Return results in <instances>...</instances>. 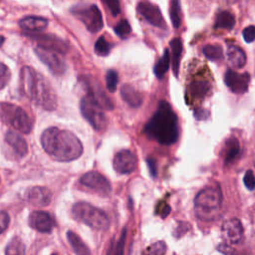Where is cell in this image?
<instances>
[{
	"label": "cell",
	"mask_w": 255,
	"mask_h": 255,
	"mask_svg": "<svg viewBox=\"0 0 255 255\" xmlns=\"http://www.w3.org/2000/svg\"><path fill=\"white\" fill-rule=\"evenodd\" d=\"M35 53L38 58L49 68V70L57 76L63 75L67 70V65L64 59L56 51L44 49L37 46L35 48Z\"/></svg>",
	"instance_id": "30bf717a"
},
{
	"label": "cell",
	"mask_w": 255,
	"mask_h": 255,
	"mask_svg": "<svg viewBox=\"0 0 255 255\" xmlns=\"http://www.w3.org/2000/svg\"><path fill=\"white\" fill-rule=\"evenodd\" d=\"M67 238L76 255H92L89 247L77 233L74 231H68Z\"/></svg>",
	"instance_id": "cb8c5ba5"
},
{
	"label": "cell",
	"mask_w": 255,
	"mask_h": 255,
	"mask_svg": "<svg viewBox=\"0 0 255 255\" xmlns=\"http://www.w3.org/2000/svg\"><path fill=\"white\" fill-rule=\"evenodd\" d=\"M239 141L236 137L231 136L228 138L225 142V146L223 149L224 153V160L226 163H230L234 160V158L237 156L239 152Z\"/></svg>",
	"instance_id": "4316f807"
},
{
	"label": "cell",
	"mask_w": 255,
	"mask_h": 255,
	"mask_svg": "<svg viewBox=\"0 0 255 255\" xmlns=\"http://www.w3.org/2000/svg\"><path fill=\"white\" fill-rule=\"evenodd\" d=\"M86 91L87 97L97 104L101 109L111 111L114 109V104L111 99L107 96L101 83L92 76H84L81 78Z\"/></svg>",
	"instance_id": "ba28073f"
},
{
	"label": "cell",
	"mask_w": 255,
	"mask_h": 255,
	"mask_svg": "<svg viewBox=\"0 0 255 255\" xmlns=\"http://www.w3.org/2000/svg\"><path fill=\"white\" fill-rule=\"evenodd\" d=\"M243 182L247 189L253 190L255 188V176L252 170H247L243 176Z\"/></svg>",
	"instance_id": "74e56055"
},
{
	"label": "cell",
	"mask_w": 255,
	"mask_h": 255,
	"mask_svg": "<svg viewBox=\"0 0 255 255\" xmlns=\"http://www.w3.org/2000/svg\"><path fill=\"white\" fill-rule=\"evenodd\" d=\"M169 68V53L168 50L166 49L162 55V57L157 61L153 68L154 75L156 76L157 79H162L165 73L167 72Z\"/></svg>",
	"instance_id": "f1b7e54d"
},
{
	"label": "cell",
	"mask_w": 255,
	"mask_h": 255,
	"mask_svg": "<svg viewBox=\"0 0 255 255\" xmlns=\"http://www.w3.org/2000/svg\"><path fill=\"white\" fill-rule=\"evenodd\" d=\"M10 78H11V73L8 67L5 64L0 63V90H2L7 86V84L10 81Z\"/></svg>",
	"instance_id": "8d00e7d4"
},
{
	"label": "cell",
	"mask_w": 255,
	"mask_h": 255,
	"mask_svg": "<svg viewBox=\"0 0 255 255\" xmlns=\"http://www.w3.org/2000/svg\"><path fill=\"white\" fill-rule=\"evenodd\" d=\"M0 120L22 133H29L33 127L28 114L21 107L10 103H0Z\"/></svg>",
	"instance_id": "8992f818"
},
{
	"label": "cell",
	"mask_w": 255,
	"mask_h": 255,
	"mask_svg": "<svg viewBox=\"0 0 255 255\" xmlns=\"http://www.w3.org/2000/svg\"><path fill=\"white\" fill-rule=\"evenodd\" d=\"M205 57L211 61H219L223 58V49L217 44H207L202 48Z\"/></svg>",
	"instance_id": "83f0119b"
},
{
	"label": "cell",
	"mask_w": 255,
	"mask_h": 255,
	"mask_svg": "<svg viewBox=\"0 0 255 255\" xmlns=\"http://www.w3.org/2000/svg\"><path fill=\"white\" fill-rule=\"evenodd\" d=\"M80 183L102 196H107L112 191V186L109 180L98 171H89L85 173L80 178Z\"/></svg>",
	"instance_id": "8fae6325"
},
{
	"label": "cell",
	"mask_w": 255,
	"mask_h": 255,
	"mask_svg": "<svg viewBox=\"0 0 255 255\" xmlns=\"http://www.w3.org/2000/svg\"><path fill=\"white\" fill-rule=\"evenodd\" d=\"M80 109L83 117L96 130H104L108 126V119L102 109L87 96L81 100Z\"/></svg>",
	"instance_id": "9c48e42d"
},
{
	"label": "cell",
	"mask_w": 255,
	"mask_h": 255,
	"mask_svg": "<svg viewBox=\"0 0 255 255\" xmlns=\"http://www.w3.org/2000/svg\"><path fill=\"white\" fill-rule=\"evenodd\" d=\"M71 12L77 17L91 33H97L104 26L103 17L97 5H77L72 7Z\"/></svg>",
	"instance_id": "52a82bcc"
},
{
	"label": "cell",
	"mask_w": 255,
	"mask_h": 255,
	"mask_svg": "<svg viewBox=\"0 0 255 255\" xmlns=\"http://www.w3.org/2000/svg\"><path fill=\"white\" fill-rule=\"evenodd\" d=\"M137 12L152 26L165 29L166 24L159 8L150 2H139L136 6Z\"/></svg>",
	"instance_id": "9a60e30c"
},
{
	"label": "cell",
	"mask_w": 255,
	"mask_h": 255,
	"mask_svg": "<svg viewBox=\"0 0 255 255\" xmlns=\"http://www.w3.org/2000/svg\"><path fill=\"white\" fill-rule=\"evenodd\" d=\"M242 36H243V39L245 40V42H247V43L254 42L255 41V26L251 25V26H248L245 29H243Z\"/></svg>",
	"instance_id": "f35d334b"
},
{
	"label": "cell",
	"mask_w": 255,
	"mask_h": 255,
	"mask_svg": "<svg viewBox=\"0 0 255 255\" xmlns=\"http://www.w3.org/2000/svg\"><path fill=\"white\" fill-rule=\"evenodd\" d=\"M28 223L31 228L41 233H50L56 226L53 216L50 213L41 210L33 211L29 215Z\"/></svg>",
	"instance_id": "5bb4252c"
},
{
	"label": "cell",
	"mask_w": 255,
	"mask_h": 255,
	"mask_svg": "<svg viewBox=\"0 0 255 255\" xmlns=\"http://www.w3.org/2000/svg\"><path fill=\"white\" fill-rule=\"evenodd\" d=\"M226 54H227V60L233 68L240 69L245 65L246 54L240 47L235 45H229L227 47Z\"/></svg>",
	"instance_id": "7402d4cb"
},
{
	"label": "cell",
	"mask_w": 255,
	"mask_h": 255,
	"mask_svg": "<svg viewBox=\"0 0 255 255\" xmlns=\"http://www.w3.org/2000/svg\"><path fill=\"white\" fill-rule=\"evenodd\" d=\"M243 233L242 223L237 218L226 220L221 226V236L226 245L238 244L243 238Z\"/></svg>",
	"instance_id": "4fadbf2b"
},
{
	"label": "cell",
	"mask_w": 255,
	"mask_h": 255,
	"mask_svg": "<svg viewBox=\"0 0 255 255\" xmlns=\"http://www.w3.org/2000/svg\"><path fill=\"white\" fill-rule=\"evenodd\" d=\"M5 140L18 156L22 157L27 154L28 152L27 141L18 132L9 130L5 135Z\"/></svg>",
	"instance_id": "d6986e66"
},
{
	"label": "cell",
	"mask_w": 255,
	"mask_h": 255,
	"mask_svg": "<svg viewBox=\"0 0 255 255\" xmlns=\"http://www.w3.org/2000/svg\"><path fill=\"white\" fill-rule=\"evenodd\" d=\"M5 255H25V244L19 237L12 238L6 246Z\"/></svg>",
	"instance_id": "f546056e"
},
{
	"label": "cell",
	"mask_w": 255,
	"mask_h": 255,
	"mask_svg": "<svg viewBox=\"0 0 255 255\" xmlns=\"http://www.w3.org/2000/svg\"><path fill=\"white\" fill-rule=\"evenodd\" d=\"M9 222H10V218L8 213L5 211H0V234L7 229Z\"/></svg>",
	"instance_id": "ab89813d"
},
{
	"label": "cell",
	"mask_w": 255,
	"mask_h": 255,
	"mask_svg": "<svg viewBox=\"0 0 255 255\" xmlns=\"http://www.w3.org/2000/svg\"><path fill=\"white\" fill-rule=\"evenodd\" d=\"M108 8L110 9L111 13L113 16H117L121 12V7H120V2L117 0H110L106 2Z\"/></svg>",
	"instance_id": "60d3db41"
},
{
	"label": "cell",
	"mask_w": 255,
	"mask_h": 255,
	"mask_svg": "<svg viewBox=\"0 0 255 255\" xmlns=\"http://www.w3.org/2000/svg\"><path fill=\"white\" fill-rule=\"evenodd\" d=\"M235 26V17L229 11H221L216 15L214 27L217 29L231 30Z\"/></svg>",
	"instance_id": "484cf974"
},
{
	"label": "cell",
	"mask_w": 255,
	"mask_h": 255,
	"mask_svg": "<svg viewBox=\"0 0 255 255\" xmlns=\"http://www.w3.org/2000/svg\"><path fill=\"white\" fill-rule=\"evenodd\" d=\"M51 255H59V254H58V253H52Z\"/></svg>",
	"instance_id": "bcb514c9"
},
{
	"label": "cell",
	"mask_w": 255,
	"mask_h": 255,
	"mask_svg": "<svg viewBox=\"0 0 255 255\" xmlns=\"http://www.w3.org/2000/svg\"><path fill=\"white\" fill-rule=\"evenodd\" d=\"M136 157L134 153L128 149H122L114 156V168L122 174L131 173L136 167Z\"/></svg>",
	"instance_id": "2e32d148"
},
{
	"label": "cell",
	"mask_w": 255,
	"mask_h": 255,
	"mask_svg": "<svg viewBox=\"0 0 255 255\" xmlns=\"http://www.w3.org/2000/svg\"><path fill=\"white\" fill-rule=\"evenodd\" d=\"M188 90L192 97L196 99H203L209 94L211 85L206 80H193L188 85Z\"/></svg>",
	"instance_id": "603a6c76"
},
{
	"label": "cell",
	"mask_w": 255,
	"mask_h": 255,
	"mask_svg": "<svg viewBox=\"0 0 255 255\" xmlns=\"http://www.w3.org/2000/svg\"><path fill=\"white\" fill-rule=\"evenodd\" d=\"M170 48H171V64H172V70L175 76L178 75L179 72V63H180V58L182 54V41L180 38H174L173 40L170 41L169 43Z\"/></svg>",
	"instance_id": "d4e9b609"
},
{
	"label": "cell",
	"mask_w": 255,
	"mask_h": 255,
	"mask_svg": "<svg viewBox=\"0 0 255 255\" xmlns=\"http://www.w3.org/2000/svg\"><path fill=\"white\" fill-rule=\"evenodd\" d=\"M126 239H127V228L123 229L121 236L117 241L112 242L107 255H124Z\"/></svg>",
	"instance_id": "4dcf8cb0"
},
{
	"label": "cell",
	"mask_w": 255,
	"mask_h": 255,
	"mask_svg": "<svg viewBox=\"0 0 255 255\" xmlns=\"http://www.w3.org/2000/svg\"><path fill=\"white\" fill-rule=\"evenodd\" d=\"M224 83L231 92L241 95L248 91L250 75L248 73H238L228 69L224 74Z\"/></svg>",
	"instance_id": "7c38bea8"
},
{
	"label": "cell",
	"mask_w": 255,
	"mask_h": 255,
	"mask_svg": "<svg viewBox=\"0 0 255 255\" xmlns=\"http://www.w3.org/2000/svg\"><path fill=\"white\" fill-rule=\"evenodd\" d=\"M157 212L160 214V216L162 218H165L169 214V212H170V207L166 203H162V205L159 207Z\"/></svg>",
	"instance_id": "ee69618b"
},
{
	"label": "cell",
	"mask_w": 255,
	"mask_h": 255,
	"mask_svg": "<svg viewBox=\"0 0 255 255\" xmlns=\"http://www.w3.org/2000/svg\"><path fill=\"white\" fill-rule=\"evenodd\" d=\"M121 96L123 100L132 108H138L142 104L141 94L131 85H124L121 89Z\"/></svg>",
	"instance_id": "ffe728a7"
},
{
	"label": "cell",
	"mask_w": 255,
	"mask_h": 255,
	"mask_svg": "<svg viewBox=\"0 0 255 255\" xmlns=\"http://www.w3.org/2000/svg\"><path fill=\"white\" fill-rule=\"evenodd\" d=\"M194 117H195L197 120H199V121L205 120V119H207V118L209 117V113H208V111H206V110L198 109V110L194 111Z\"/></svg>",
	"instance_id": "7bdbcfd3"
},
{
	"label": "cell",
	"mask_w": 255,
	"mask_h": 255,
	"mask_svg": "<svg viewBox=\"0 0 255 255\" xmlns=\"http://www.w3.org/2000/svg\"><path fill=\"white\" fill-rule=\"evenodd\" d=\"M222 204V193L218 186H206L194 198V211L201 220L214 219Z\"/></svg>",
	"instance_id": "277c9868"
},
{
	"label": "cell",
	"mask_w": 255,
	"mask_h": 255,
	"mask_svg": "<svg viewBox=\"0 0 255 255\" xmlns=\"http://www.w3.org/2000/svg\"><path fill=\"white\" fill-rule=\"evenodd\" d=\"M4 41H5V38H4L3 36H1V35H0V47L3 45Z\"/></svg>",
	"instance_id": "f6af8a7d"
},
{
	"label": "cell",
	"mask_w": 255,
	"mask_h": 255,
	"mask_svg": "<svg viewBox=\"0 0 255 255\" xmlns=\"http://www.w3.org/2000/svg\"><path fill=\"white\" fill-rule=\"evenodd\" d=\"M20 89L31 102L44 110L53 111L57 106L56 93L49 81L29 66L21 69Z\"/></svg>",
	"instance_id": "7a4b0ae2"
},
{
	"label": "cell",
	"mask_w": 255,
	"mask_h": 255,
	"mask_svg": "<svg viewBox=\"0 0 255 255\" xmlns=\"http://www.w3.org/2000/svg\"><path fill=\"white\" fill-rule=\"evenodd\" d=\"M144 133L158 143L169 145L178 138L177 117L165 101H160L154 115L144 127Z\"/></svg>",
	"instance_id": "3957f363"
},
{
	"label": "cell",
	"mask_w": 255,
	"mask_h": 255,
	"mask_svg": "<svg viewBox=\"0 0 255 255\" xmlns=\"http://www.w3.org/2000/svg\"><path fill=\"white\" fill-rule=\"evenodd\" d=\"M25 198L28 202L35 206L44 207L50 204L52 199V193L47 187L34 186L27 190Z\"/></svg>",
	"instance_id": "ac0fdd59"
},
{
	"label": "cell",
	"mask_w": 255,
	"mask_h": 255,
	"mask_svg": "<svg viewBox=\"0 0 255 255\" xmlns=\"http://www.w3.org/2000/svg\"><path fill=\"white\" fill-rule=\"evenodd\" d=\"M19 25L25 31L40 32L48 26V20L43 17L27 16L19 21Z\"/></svg>",
	"instance_id": "44dd1931"
},
{
	"label": "cell",
	"mask_w": 255,
	"mask_h": 255,
	"mask_svg": "<svg viewBox=\"0 0 255 255\" xmlns=\"http://www.w3.org/2000/svg\"><path fill=\"white\" fill-rule=\"evenodd\" d=\"M0 181H1V179H0Z\"/></svg>",
	"instance_id": "7dc6e473"
},
{
	"label": "cell",
	"mask_w": 255,
	"mask_h": 255,
	"mask_svg": "<svg viewBox=\"0 0 255 255\" xmlns=\"http://www.w3.org/2000/svg\"><path fill=\"white\" fill-rule=\"evenodd\" d=\"M118 82H119L118 72L115 70H109L106 74V84H107L108 91L111 93L116 92Z\"/></svg>",
	"instance_id": "d6a6232c"
},
{
	"label": "cell",
	"mask_w": 255,
	"mask_h": 255,
	"mask_svg": "<svg viewBox=\"0 0 255 255\" xmlns=\"http://www.w3.org/2000/svg\"><path fill=\"white\" fill-rule=\"evenodd\" d=\"M146 163H147V166H148V169H149V173L152 177H155L156 174H157V167H156V161L154 158L152 157H148L146 159Z\"/></svg>",
	"instance_id": "b9f144b4"
},
{
	"label": "cell",
	"mask_w": 255,
	"mask_h": 255,
	"mask_svg": "<svg viewBox=\"0 0 255 255\" xmlns=\"http://www.w3.org/2000/svg\"><path fill=\"white\" fill-rule=\"evenodd\" d=\"M115 32L120 38H122V39L127 38L131 32V28H130V25L128 22V20H125V19L121 20L115 27Z\"/></svg>",
	"instance_id": "e575fe53"
},
{
	"label": "cell",
	"mask_w": 255,
	"mask_h": 255,
	"mask_svg": "<svg viewBox=\"0 0 255 255\" xmlns=\"http://www.w3.org/2000/svg\"><path fill=\"white\" fill-rule=\"evenodd\" d=\"M166 249V245L162 241L155 242L148 246L142 255H163Z\"/></svg>",
	"instance_id": "d590c367"
},
{
	"label": "cell",
	"mask_w": 255,
	"mask_h": 255,
	"mask_svg": "<svg viewBox=\"0 0 255 255\" xmlns=\"http://www.w3.org/2000/svg\"><path fill=\"white\" fill-rule=\"evenodd\" d=\"M44 150L55 160L71 161L83 153L81 140L72 131L56 127L45 129L41 135Z\"/></svg>",
	"instance_id": "6da1fadb"
},
{
	"label": "cell",
	"mask_w": 255,
	"mask_h": 255,
	"mask_svg": "<svg viewBox=\"0 0 255 255\" xmlns=\"http://www.w3.org/2000/svg\"><path fill=\"white\" fill-rule=\"evenodd\" d=\"M73 217L96 230H106L110 226V219L106 212L88 202H77L72 207Z\"/></svg>",
	"instance_id": "5b68a950"
},
{
	"label": "cell",
	"mask_w": 255,
	"mask_h": 255,
	"mask_svg": "<svg viewBox=\"0 0 255 255\" xmlns=\"http://www.w3.org/2000/svg\"><path fill=\"white\" fill-rule=\"evenodd\" d=\"M111 51V46L105 37H100L95 44V52L99 56H107Z\"/></svg>",
	"instance_id": "836d02e7"
},
{
	"label": "cell",
	"mask_w": 255,
	"mask_h": 255,
	"mask_svg": "<svg viewBox=\"0 0 255 255\" xmlns=\"http://www.w3.org/2000/svg\"><path fill=\"white\" fill-rule=\"evenodd\" d=\"M169 15L171 19V23L175 29L179 28L181 25V8L180 3L176 0L170 2L169 8Z\"/></svg>",
	"instance_id": "1f68e13d"
},
{
	"label": "cell",
	"mask_w": 255,
	"mask_h": 255,
	"mask_svg": "<svg viewBox=\"0 0 255 255\" xmlns=\"http://www.w3.org/2000/svg\"><path fill=\"white\" fill-rule=\"evenodd\" d=\"M35 39V41L38 43L39 47H42L44 49L56 51L59 54L66 53L68 51V44L58 38L57 36L54 35H47V34H36V35H31Z\"/></svg>",
	"instance_id": "e0dca14e"
}]
</instances>
